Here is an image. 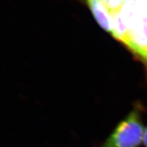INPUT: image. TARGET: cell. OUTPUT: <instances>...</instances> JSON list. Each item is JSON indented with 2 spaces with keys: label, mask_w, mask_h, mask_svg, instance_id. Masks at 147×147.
<instances>
[{
  "label": "cell",
  "mask_w": 147,
  "mask_h": 147,
  "mask_svg": "<svg viewBox=\"0 0 147 147\" xmlns=\"http://www.w3.org/2000/svg\"><path fill=\"white\" fill-rule=\"evenodd\" d=\"M139 108L132 111L117 125L101 147H139L144 129Z\"/></svg>",
  "instance_id": "6da1fadb"
},
{
  "label": "cell",
  "mask_w": 147,
  "mask_h": 147,
  "mask_svg": "<svg viewBox=\"0 0 147 147\" xmlns=\"http://www.w3.org/2000/svg\"><path fill=\"white\" fill-rule=\"evenodd\" d=\"M123 44L143 59L147 52V13L137 16L129 23Z\"/></svg>",
  "instance_id": "7a4b0ae2"
},
{
  "label": "cell",
  "mask_w": 147,
  "mask_h": 147,
  "mask_svg": "<svg viewBox=\"0 0 147 147\" xmlns=\"http://www.w3.org/2000/svg\"><path fill=\"white\" fill-rule=\"evenodd\" d=\"M88 6L97 23L103 29L112 34L113 16L112 12L103 0H86Z\"/></svg>",
  "instance_id": "3957f363"
},
{
  "label": "cell",
  "mask_w": 147,
  "mask_h": 147,
  "mask_svg": "<svg viewBox=\"0 0 147 147\" xmlns=\"http://www.w3.org/2000/svg\"><path fill=\"white\" fill-rule=\"evenodd\" d=\"M143 142H144L145 146L147 147V127L144 129V138H143Z\"/></svg>",
  "instance_id": "277c9868"
},
{
  "label": "cell",
  "mask_w": 147,
  "mask_h": 147,
  "mask_svg": "<svg viewBox=\"0 0 147 147\" xmlns=\"http://www.w3.org/2000/svg\"><path fill=\"white\" fill-rule=\"evenodd\" d=\"M143 60H144V61L146 63V64H147V52H146V55H145L144 57L143 58Z\"/></svg>",
  "instance_id": "5b68a950"
}]
</instances>
